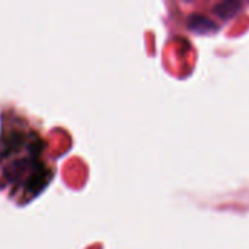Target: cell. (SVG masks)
I'll list each match as a JSON object with an SVG mask.
<instances>
[{
	"label": "cell",
	"instance_id": "obj_2",
	"mask_svg": "<svg viewBox=\"0 0 249 249\" xmlns=\"http://www.w3.org/2000/svg\"><path fill=\"white\" fill-rule=\"evenodd\" d=\"M241 9V3L235 1V0H226V1H220L214 6V13L222 18V19H231L233 18Z\"/></svg>",
	"mask_w": 249,
	"mask_h": 249
},
{
	"label": "cell",
	"instance_id": "obj_1",
	"mask_svg": "<svg viewBox=\"0 0 249 249\" xmlns=\"http://www.w3.org/2000/svg\"><path fill=\"white\" fill-rule=\"evenodd\" d=\"M188 26L193 31L198 32V34H207V32L217 31V26L212 20H209L207 18H204L201 15H193V16H190Z\"/></svg>",
	"mask_w": 249,
	"mask_h": 249
}]
</instances>
